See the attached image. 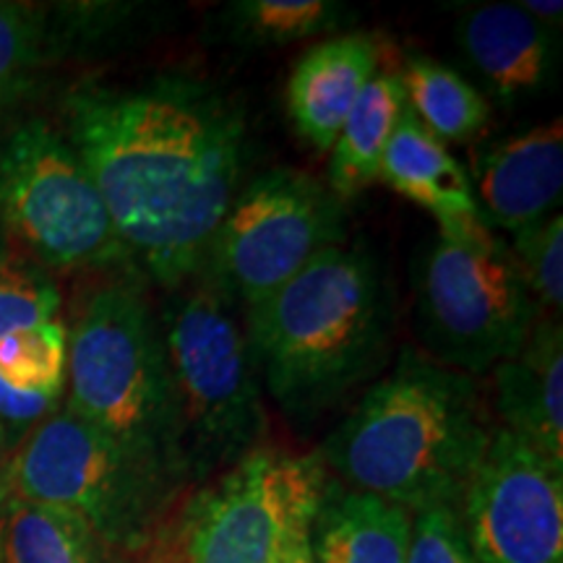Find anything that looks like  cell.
<instances>
[{
	"mask_svg": "<svg viewBox=\"0 0 563 563\" xmlns=\"http://www.w3.org/2000/svg\"><path fill=\"white\" fill-rule=\"evenodd\" d=\"M66 123L131 262L170 292L196 277L241 191V112L207 84L162 76L84 84L68 95Z\"/></svg>",
	"mask_w": 563,
	"mask_h": 563,
	"instance_id": "1",
	"label": "cell"
},
{
	"mask_svg": "<svg viewBox=\"0 0 563 563\" xmlns=\"http://www.w3.org/2000/svg\"><path fill=\"white\" fill-rule=\"evenodd\" d=\"M493 433L475 378L407 347L323 441L321 456L352 490L412 514L460 509Z\"/></svg>",
	"mask_w": 563,
	"mask_h": 563,
	"instance_id": "2",
	"label": "cell"
},
{
	"mask_svg": "<svg viewBox=\"0 0 563 563\" xmlns=\"http://www.w3.org/2000/svg\"><path fill=\"white\" fill-rule=\"evenodd\" d=\"M245 313L258 382L295 418L329 410L382 368L389 352V287L363 243L321 251Z\"/></svg>",
	"mask_w": 563,
	"mask_h": 563,
	"instance_id": "3",
	"label": "cell"
},
{
	"mask_svg": "<svg viewBox=\"0 0 563 563\" xmlns=\"http://www.w3.org/2000/svg\"><path fill=\"white\" fill-rule=\"evenodd\" d=\"M68 410L178 473L180 441L157 311L115 279L84 302L68 334Z\"/></svg>",
	"mask_w": 563,
	"mask_h": 563,
	"instance_id": "4",
	"label": "cell"
},
{
	"mask_svg": "<svg viewBox=\"0 0 563 563\" xmlns=\"http://www.w3.org/2000/svg\"><path fill=\"white\" fill-rule=\"evenodd\" d=\"M238 302L199 272L162 306L183 467L238 464L256 452L266 415Z\"/></svg>",
	"mask_w": 563,
	"mask_h": 563,
	"instance_id": "5",
	"label": "cell"
},
{
	"mask_svg": "<svg viewBox=\"0 0 563 563\" xmlns=\"http://www.w3.org/2000/svg\"><path fill=\"white\" fill-rule=\"evenodd\" d=\"M418 332L431 361L481 376L532 334L538 302L483 217L439 228L418 262Z\"/></svg>",
	"mask_w": 563,
	"mask_h": 563,
	"instance_id": "6",
	"label": "cell"
},
{
	"mask_svg": "<svg viewBox=\"0 0 563 563\" xmlns=\"http://www.w3.org/2000/svg\"><path fill=\"white\" fill-rule=\"evenodd\" d=\"M170 470L76 412L42 420L0 473V504L79 514L104 543L133 540L157 509Z\"/></svg>",
	"mask_w": 563,
	"mask_h": 563,
	"instance_id": "7",
	"label": "cell"
},
{
	"mask_svg": "<svg viewBox=\"0 0 563 563\" xmlns=\"http://www.w3.org/2000/svg\"><path fill=\"white\" fill-rule=\"evenodd\" d=\"M0 224L45 269H108L131 256L70 141L42 121L0 139Z\"/></svg>",
	"mask_w": 563,
	"mask_h": 563,
	"instance_id": "8",
	"label": "cell"
},
{
	"mask_svg": "<svg viewBox=\"0 0 563 563\" xmlns=\"http://www.w3.org/2000/svg\"><path fill=\"white\" fill-rule=\"evenodd\" d=\"M344 201L313 175L277 167L235 194L211 238L201 272L238 306L253 308L344 243Z\"/></svg>",
	"mask_w": 563,
	"mask_h": 563,
	"instance_id": "9",
	"label": "cell"
},
{
	"mask_svg": "<svg viewBox=\"0 0 563 563\" xmlns=\"http://www.w3.org/2000/svg\"><path fill=\"white\" fill-rule=\"evenodd\" d=\"M327 490L319 456L253 452L194 511L183 563H274Z\"/></svg>",
	"mask_w": 563,
	"mask_h": 563,
	"instance_id": "10",
	"label": "cell"
},
{
	"mask_svg": "<svg viewBox=\"0 0 563 563\" xmlns=\"http://www.w3.org/2000/svg\"><path fill=\"white\" fill-rule=\"evenodd\" d=\"M460 517L481 563H563V464L501 428L464 490Z\"/></svg>",
	"mask_w": 563,
	"mask_h": 563,
	"instance_id": "11",
	"label": "cell"
},
{
	"mask_svg": "<svg viewBox=\"0 0 563 563\" xmlns=\"http://www.w3.org/2000/svg\"><path fill=\"white\" fill-rule=\"evenodd\" d=\"M470 183L485 224L514 235L543 222L561 203L563 123L534 125L488 146Z\"/></svg>",
	"mask_w": 563,
	"mask_h": 563,
	"instance_id": "12",
	"label": "cell"
},
{
	"mask_svg": "<svg viewBox=\"0 0 563 563\" xmlns=\"http://www.w3.org/2000/svg\"><path fill=\"white\" fill-rule=\"evenodd\" d=\"M456 42L506 108L540 95L553 76V30L519 3L467 5L456 19Z\"/></svg>",
	"mask_w": 563,
	"mask_h": 563,
	"instance_id": "13",
	"label": "cell"
},
{
	"mask_svg": "<svg viewBox=\"0 0 563 563\" xmlns=\"http://www.w3.org/2000/svg\"><path fill=\"white\" fill-rule=\"evenodd\" d=\"M382 47L368 34H340L295 63L287 81L290 121L308 144L332 152L363 89L378 74Z\"/></svg>",
	"mask_w": 563,
	"mask_h": 563,
	"instance_id": "14",
	"label": "cell"
},
{
	"mask_svg": "<svg viewBox=\"0 0 563 563\" xmlns=\"http://www.w3.org/2000/svg\"><path fill=\"white\" fill-rule=\"evenodd\" d=\"M496 410L506 431L563 464V336L559 321L534 323L527 342L496 365Z\"/></svg>",
	"mask_w": 563,
	"mask_h": 563,
	"instance_id": "15",
	"label": "cell"
},
{
	"mask_svg": "<svg viewBox=\"0 0 563 563\" xmlns=\"http://www.w3.org/2000/svg\"><path fill=\"white\" fill-rule=\"evenodd\" d=\"M412 511L352 488H327L311 519L316 563H405Z\"/></svg>",
	"mask_w": 563,
	"mask_h": 563,
	"instance_id": "16",
	"label": "cell"
},
{
	"mask_svg": "<svg viewBox=\"0 0 563 563\" xmlns=\"http://www.w3.org/2000/svg\"><path fill=\"white\" fill-rule=\"evenodd\" d=\"M378 180L389 183L405 199L431 211L439 228L481 217L470 175L452 157L449 146L435 139L410 110L402 112L391 133Z\"/></svg>",
	"mask_w": 563,
	"mask_h": 563,
	"instance_id": "17",
	"label": "cell"
},
{
	"mask_svg": "<svg viewBox=\"0 0 563 563\" xmlns=\"http://www.w3.org/2000/svg\"><path fill=\"white\" fill-rule=\"evenodd\" d=\"M405 110L402 74L378 70L363 89L332 146L329 188L336 199H352L378 183L384 152Z\"/></svg>",
	"mask_w": 563,
	"mask_h": 563,
	"instance_id": "18",
	"label": "cell"
},
{
	"mask_svg": "<svg viewBox=\"0 0 563 563\" xmlns=\"http://www.w3.org/2000/svg\"><path fill=\"white\" fill-rule=\"evenodd\" d=\"M0 519V563H104V540L79 514L13 504Z\"/></svg>",
	"mask_w": 563,
	"mask_h": 563,
	"instance_id": "19",
	"label": "cell"
},
{
	"mask_svg": "<svg viewBox=\"0 0 563 563\" xmlns=\"http://www.w3.org/2000/svg\"><path fill=\"white\" fill-rule=\"evenodd\" d=\"M407 110L443 144H467L490 118L488 100L454 68L415 58L402 74Z\"/></svg>",
	"mask_w": 563,
	"mask_h": 563,
	"instance_id": "20",
	"label": "cell"
},
{
	"mask_svg": "<svg viewBox=\"0 0 563 563\" xmlns=\"http://www.w3.org/2000/svg\"><path fill=\"white\" fill-rule=\"evenodd\" d=\"M350 19L334 0H238L224 9L222 30L238 45L266 47L336 32Z\"/></svg>",
	"mask_w": 563,
	"mask_h": 563,
	"instance_id": "21",
	"label": "cell"
},
{
	"mask_svg": "<svg viewBox=\"0 0 563 563\" xmlns=\"http://www.w3.org/2000/svg\"><path fill=\"white\" fill-rule=\"evenodd\" d=\"M68 361V332L60 321L21 329L0 340V376L21 391L60 397Z\"/></svg>",
	"mask_w": 563,
	"mask_h": 563,
	"instance_id": "22",
	"label": "cell"
},
{
	"mask_svg": "<svg viewBox=\"0 0 563 563\" xmlns=\"http://www.w3.org/2000/svg\"><path fill=\"white\" fill-rule=\"evenodd\" d=\"M45 45L42 11L0 0V118L24 97Z\"/></svg>",
	"mask_w": 563,
	"mask_h": 563,
	"instance_id": "23",
	"label": "cell"
},
{
	"mask_svg": "<svg viewBox=\"0 0 563 563\" xmlns=\"http://www.w3.org/2000/svg\"><path fill=\"white\" fill-rule=\"evenodd\" d=\"M60 292L47 269L24 256H0V340L53 321Z\"/></svg>",
	"mask_w": 563,
	"mask_h": 563,
	"instance_id": "24",
	"label": "cell"
},
{
	"mask_svg": "<svg viewBox=\"0 0 563 563\" xmlns=\"http://www.w3.org/2000/svg\"><path fill=\"white\" fill-rule=\"evenodd\" d=\"M514 258L530 287L532 298L548 311L563 306V220L561 214L545 217L532 228L514 232Z\"/></svg>",
	"mask_w": 563,
	"mask_h": 563,
	"instance_id": "25",
	"label": "cell"
},
{
	"mask_svg": "<svg viewBox=\"0 0 563 563\" xmlns=\"http://www.w3.org/2000/svg\"><path fill=\"white\" fill-rule=\"evenodd\" d=\"M405 563H481L456 506H431L412 514Z\"/></svg>",
	"mask_w": 563,
	"mask_h": 563,
	"instance_id": "26",
	"label": "cell"
},
{
	"mask_svg": "<svg viewBox=\"0 0 563 563\" xmlns=\"http://www.w3.org/2000/svg\"><path fill=\"white\" fill-rule=\"evenodd\" d=\"M58 402L55 394L42 391H21L0 376V426H30V422L45 418L53 412V405Z\"/></svg>",
	"mask_w": 563,
	"mask_h": 563,
	"instance_id": "27",
	"label": "cell"
},
{
	"mask_svg": "<svg viewBox=\"0 0 563 563\" xmlns=\"http://www.w3.org/2000/svg\"><path fill=\"white\" fill-rule=\"evenodd\" d=\"M308 530H311V527L295 530L290 538H287V543L282 545V551L274 563H316L311 553V540H308Z\"/></svg>",
	"mask_w": 563,
	"mask_h": 563,
	"instance_id": "28",
	"label": "cell"
},
{
	"mask_svg": "<svg viewBox=\"0 0 563 563\" xmlns=\"http://www.w3.org/2000/svg\"><path fill=\"white\" fill-rule=\"evenodd\" d=\"M522 5V9L530 13V16L534 19V21H540V24H545L548 30H553V21H555V26L561 24V19H563V3H559V0H555V3H540V0H525V3H519Z\"/></svg>",
	"mask_w": 563,
	"mask_h": 563,
	"instance_id": "29",
	"label": "cell"
},
{
	"mask_svg": "<svg viewBox=\"0 0 563 563\" xmlns=\"http://www.w3.org/2000/svg\"><path fill=\"white\" fill-rule=\"evenodd\" d=\"M0 454H3V426H0Z\"/></svg>",
	"mask_w": 563,
	"mask_h": 563,
	"instance_id": "30",
	"label": "cell"
}]
</instances>
